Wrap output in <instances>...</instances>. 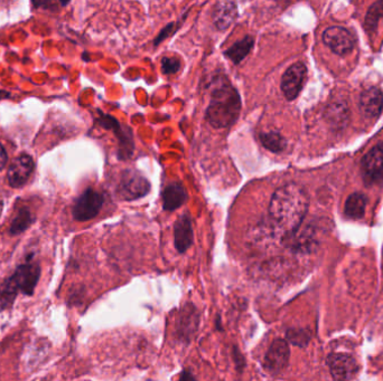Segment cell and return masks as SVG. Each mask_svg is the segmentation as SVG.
Instances as JSON below:
<instances>
[{
    "label": "cell",
    "instance_id": "cell-6",
    "mask_svg": "<svg viewBox=\"0 0 383 381\" xmlns=\"http://www.w3.org/2000/svg\"><path fill=\"white\" fill-rule=\"evenodd\" d=\"M100 121H101L102 127L115 132L119 142L120 159L127 160L131 158L135 150V142H133V135L131 127L120 125L118 120L110 115H101Z\"/></svg>",
    "mask_w": 383,
    "mask_h": 381
},
{
    "label": "cell",
    "instance_id": "cell-5",
    "mask_svg": "<svg viewBox=\"0 0 383 381\" xmlns=\"http://www.w3.org/2000/svg\"><path fill=\"white\" fill-rule=\"evenodd\" d=\"M307 67L305 64L298 62L286 69L282 77V88L284 96L288 101H294L303 90L306 81Z\"/></svg>",
    "mask_w": 383,
    "mask_h": 381
},
{
    "label": "cell",
    "instance_id": "cell-11",
    "mask_svg": "<svg viewBox=\"0 0 383 381\" xmlns=\"http://www.w3.org/2000/svg\"><path fill=\"white\" fill-rule=\"evenodd\" d=\"M289 360V348L284 340L272 342L265 357V368L270 373H279L287 367Z\"/></svg>",
    "mask_w": 383,
    "mask_h": 381
},
{
    "label": "cell",
    "instance_id": "cell-16",
    "mask_svg": "<svg viewBox=\"0 0 383 381\" xmlns=\"http://www.w3.org/2000/svg\"><path fill=\"white\" fill-rule=\"evenodd\" d=\"M187 200V191L181 183H172L162 189V208L174 212L183 206Z\"/></svg>",
    "mask_w": 383,
    "mask_h": 381
},
{
    "label": "cell",
    "instance_id": "cell-28",
    "mask_svg": "<svg viewBox=\"0 0 383 381\" xmlns=\"http://www.w3.org/2000/svg\"><path fill=\"white\" fill-rule=\"evenodd\" d=\"M3 207H4L3 199L0 198V215H1V212H3Z\"/></svg>",
    "mask_w": 383,
    "mask_h": 381
},
{
    "label": "cell",
    "instance_id": "cell-15",
    "mask_svg": "<svg viewBox=\"0 0 383 381\" xmlns=\"http://www.w3.org/2000/svg\"><path fill=\"white\" fill-rule=\"evenodd\" d=\"M360 109L367 118H378L383 111V93L380 89L370 88L362 93Z\"/></svg>",
    "mask_w": 383,
    "mask_h": 381
},
{
    "label": "cell",
    "instance_id": "cell-27",
    "mask_svg": "<svg viewBox=\"0 0 383 381\" xmlns=\"http://www.w3.org/2000/svg\"><path fill=\"white\" fill-rule=\"evenodd\" d=\"M179 381H196L195 380L194 377L192 376L191 373H185L182 375L181 379H179Z\"/></svg>",
    "mask_w": 383,
    "mask_h": 381
},
{
    "label": "cell",
    "instance_id": "cell-10",
    "mask_svg": "<svg viewBox=\"0 0 383 381\" xmlns=\"http://www.w3.org/2000/svg\"><path fill=\"white\" fill-rule=\"evenodd\" d=\"M40 275V268L36 263H26L17 268L16 272L11 276L13 283L16 284L18 291L27 295L34 293L35 286L38 284Z\"/></svg>",
    "mask_w": 383,
    "mask_h": 381
},
{
    "label": "cell",
    "instance_id": "cell-2",
    "mask_svg": "<svg viewBox=\"0 0 383 381\" xmlns=\"http://www.w3.org/2000/svg\"><path fill=\"white\" fill-rule=\"evenodd\" d=\"M241 109V96L229 79L221 73L214 75L210 84V103L205 111L209 125L216 129L232 127L239 119Z\"/></svg>",
    "mask_w": 383,
    "mask_h": 381
},
{
    "label": "cell",
    "instance_id": "cell-20",
    "mask_svg": "<svg viewBox=\"0 0 383 381\" xmlns=\"http://www.w3.org/2000/svg\"><path fill=\"white\" fill-rule=\"evenodd\" d=\"M17 293H18V289L11 278L6 280L1 284L0 286V311L9 309L13 305V301L16 299Z\"/></svg>",
    "mask_w": 383,
    "mask_h": 381
},
{
    "label": "cell",
    "instance_id": "cell-25",
    "mask_svg": "<svg viewBox=\"0 0 383 381\" xmlns=\"http://www.w3.org/2000/svg\"><path fill=\"white\" fill-rule=\"evenodd\" d=\"M179 26H181V24L176 25L175 23H172V24L167 25V26H166L165 28H164V30L160 33L157 38L155 40V46H157L158 44L162 42V40H165V38H167L168 36H170V35L173 34V33H175L176 30H179V28H174V27Z\"/></svg>",
    "mask_w": 383,
    "mask_h": 381
},
{
    "label": "cell",
    "instance_id": "cell-19",
    "mask_svg": "<svg viewBox=\"0 0 383 381\" xmlns=\"http://www.w3.org/2000/svg\"><path fill=\"white\" fill-rule=\"evenodd\" d=\"M260 142L267 150L272 151L274 154H280L282 151L287 148V141L276 131H270V132H261L259 135Z\"/></svg>",
    "mask_w": 383,
    "mask_h": 381
},
{
    "label": "cell",
    "instance_id": "cell-13",
    "mask_svg": "<svg viewBox=\"0 0 383 381\" xmlns=\"http://www.w3.org/2000/svg\"><path fill=\"white\" fill-rule=\"evenodd\" d=\"M174 241L179 253H184L193 244V228L189 212L182 215L174 225Z\"/></svg>",
    "mask_w": 383,
    "mask_h": 381
},
{
    "label": "cell",
    "instance_id": "cell-18",
    "mask_svg": "<svg viewBox=\"0 0 383 381\" xmlns=\"http://www.w3.org/2000/svg\"><path fill=\"white\" fill-rule=\"evenodd\" d=\"M365 206H367V198L365 195L361 193H354L346 199L344 212L348 217L352 220H360L365 215Z\"/></svg>",
    "mask_w": 383,
    "mask_h": 381
},
{
    "label": "cell",
    "instance_id": "cell-26",
    "mask_svg": "<svg viewBox=\"0 0 383 381\" xmlns=\"http://www.w3.org/2000/svg\"><path fill=\"white\" fill-rule=\"evenodd\" d=\"M7 161H9V157H7V154H6V150L5 148H4L3 144L0 143V170H3L4 168L6 167Z\"/></svg>",
    "mask_w": 383,
    "mask_h": 381
},
{
    "label": "cell",
    "instance_id": "cell-14",
    "mask_svg": "<svg viewBox=\"0 0 383 381\" xmlns=\"http://www.w3.org/2000/svg\"><path fill=\"white\" fill-rule=\"evenodd\" d=\"M237 17V4L233 1H218L213 8V23L218 30H228Z\"/></svg>",
    "mask_w": 383,
    "mask_h": 381
},
{
    "label": "cell",
    "instance_id": "cell-3",
    "mask_svg": "<svg viewBox=\"0 0 383 381\" xmlns=\"http://www.w3.org/2000/svg\"><path fill=\"white\" fill-rule=\"evenodd\" d=\"M150 191V183L138 170L126 169L120 175L117 195L126 201L136 200L147 196Z\"/></svg>",
    "mask_w": 383,
    "mask_h": 381
},
{
    "label": "cell",
    "instance_id": "cell-12",
    "mask_svg": "<svg viewBox=\"0 0 383 381\" xmlns=\"http://www.w3.org/2000/svg\"><path fill=\"white\" fill-rule=\"evenodd\" d=\"M35 164L32 157L23 154V156L16 158L9 166V174H7L9 185L13 188L23 187L30 179Z\"/></svg>",
    "mask_w": 383,
    "mask_h": 381
},
{
    "label": "cell",
    "instance_id": "cell-21",
    "mask_svg": "<svg viewBox=\"0 0 383 381\" xmlns=\"http://www.w3.org/2000/svg\"><path fill=\"white\" fill-rule=\"evenodd\" d=\"M32 222V216H30V212L28 210H19L16 217L13 220V224H11V233L13 235L23 233L30 225Z\"/></svg>",
    "mask_w": 383,
    "mask_h": 381
},
{
    "label": "cell",
    "instance_id": "cell-7",
    "mask_svg": "<svg viewBox=\"0 0 383 381\" xmlns=\"http://www.w3.org/2000/svg\"><path fill=\"white\" fill-rule=\"evenodd\" d=\"M361 169L365 183H378L383 181V142L377 144L363 157Z\"/></svg>",
    "mask_w": 383,
    "mask_h": 381
},
{
    "label": "cell",
    "instance_id": "cell-22",
    "mask_svg": "<svg viewBox=\"0 0 383 381\" xmlns=\"http://www.w3.org/2000/svg\"><path fill=\"white\" fill-rule=\"evenodd\" d=\"M383 17V1L373 4L365 16V30H374L378 25L379 19Z\"/></svg>",
    "mask_w": 383,
    "mask_h": 381
},
{
    "label": "cell",
    "instance_id": "cell-4",
    "mask_svg": "<svg viewBox=\"0 0 383 381\" xmlns=\"http://www.w3.org/2000/svg\"><path fill=\"white\" fill-rule=\"evenodd\" d=\"M104 197L94 189L89 188L75 201L73 217L77 222H88L98 216L104 206Z\"/></svg>",
    "mask_w": 383,
    "mask_h": 381
},
{
    "label": "cell",
    "instance_id": "cell-24",
    "mask_svg": "<svg viewBox=\"0 0 383 381\" xmlns=\"http://www.w3.org/2000/svg\"><path fill=\"white\" fill-rule=\"evenodd\" d=\"M162 72L164 74L172 75L175 74L181 69V62L176 57H170V56H165L162 59Z\"/></svg>",
    "mask_w": 383,
    "mask_h": 381
},
{
    "label": "cell",
    "instance_id": "cell-9",
    "mask_svg": "<svg viewBox=\"0 0 383 381\" xmlns=\"http://www.w3.org/2000/svg\"><path fill=\"white\" fill-rule=\"evenodd\" d=\"M328 363L335 380L349 381L357 375V361L346 353H332L328 357Z\"/></svg>",
    "mask_w": 383,
    "mask_h": 381
},
{
    "label": "cell",
    "instance_id": "cell-17",
    "mask_svg": "<svg viewBox=\"0 0 383 381\" xmlns=\"http://www.w3.org/2000/svg\"><path fill=\"white\" fill-rule=\"evenodd\" d=\"M255 46V38L250 35H248L243 40L235 42L231 47L224 52L226 59H229L232 63L239 65L243 59L249 55Z\"/></svg>",
    "mask_w": 383,
    "mask_h": 381
},
{
    "label": "cell",
    "instance_id": "cell-8",
    "mask_svg": "<svg viewBox=\"0 0 383 381\" xmlns=\"http://www.w3.org/2000/svg\"><path fill=\"white\" fill-rule=\"evenodd\" d=\"M323 40L334 53L344 55L353 50L355 38L344 27L332 26L325 30Z\"/></svg>",
    "mask_w": 383,
    "mask_h": 381
},
{
    "label": "cell",
    "instance_id": "cell-1",
    "mask_svg": "<svg viewBox=\"0 0 383 381\" xmlns=\"http://www.w3.org/2000/svg\"><path fill=\"white\" fill-rule=\"evenodd\" d=\"M309 205L306 190L297 183H287L272 195L269 204V216L284 235H292L301 225Z\"/></svg>",
    "mask_w": 383,
    "mask_h": 381
},
{
    "label": "cell",
    "instance_id": "cell-23",
    "mask_svg": "<svg viewBox=\"0 0 383 381\" xmlns=\"http://www.w3.org/2000/svg\"><path fill=\"white\" fill-rule=\"evenodd\" d=\"M328 118H330L331 121L335 122L336 125H343L344 122L348 119L346 106H342L340 103L330 106Z\"/></svg>",
    "mask_w": 383,
    "mask_h": 381
}]
</instances>
